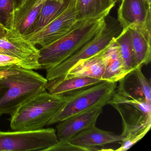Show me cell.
<instances>
[{
	"label": "cell",
	"instance_id": "1",
	"mask_svg": "<svg viewBox=\"0 0 151 151\" xmlns=\"http://www.w3.org/2000/svg\"><path fill=\"white\" fill-rule=\"evenodd\" d=\"M47 82L32 70L18 65L0 68V116L13 115L28 100L45 91Z\"/></svg>",
	"mask_w": 151,
	"mask_h": 151
},
{
	"label": "cell",
	"instance_id": "2",
	"mask_svg": "<svg viewBox=\"0 0 151 151\" xmlns=\"http://www.w3.org/2000/svg\"><path fill=\"white\" fill-rule=\"evenodd\" d=\"M110 11L79 20L65 36L42 47L39 59L41 69L47 70L55 68L92 40L106 26V18Z\"/></svg>",
	"mask_w": 151,
	"mask_h": 151
},
{
	"label": "cell",
	"instance_id": "3",
	"mask_svg": "<svg viewBox=\"0 0 151 151\" xmlns=\"http://www.w3.org/2000/svg\"><path fill=\"white\" fill-rule=\"evenodd\" d=\"M66 101V96L44 91L28 100L11 116L10 127L14 131L43 129L61 109Z\"/></svg>",
	"mask_w": 151,
	"mask_h": 151
},
{
	"label": "cell",
	"instance_id": "4",
	"mask_svg": "<svg viewBox=\"0 0 151 151\" xmlns=\"http://www.w3.org/2000/svg\"><path fill=\"white\" fill-rule=\"evenodd\" d=\"M117 86V82L103 81L66 95V103L49 121L47 126L58 123L91 108L98 106H104L109 104Z\"/></svg>",
	"mask_w": 151,
	"mask_h": 151
},
{
	"label": "cell",
	"instance_id": "5",
	"mask_svg": "<svg viewBox=\"0 0 151 151\" xmlns=\"http://www.w3.org/2000/svg\"><path fill=\"white\" fill-rule=\"evenodd\" d=\"M109 104L120 115L123 137L128 133L151 126V104L144 100L131 97L116 86Z\"/></svg>",
	"mask_w": 151,
	"mask_h": 151
},
{
	"label": "cell",
	"instance_id": "6",
	"mask_svg": "<svg viewBox=\"0 0 151 151\" xmlns=\"http://www.w3.org/2000/svg\"><path fill=\"white\" fill-rule=\"evenodd\" d=\"M59 141L56 130L52 128L0 131V151H47Z\"/></svg>",
	"mask_w": 151,
	"mask_h": 151
},
{
	"label": "cell",
	"instance_id": "7",
	"mask_svg": "<svg viewBox=\"0 0 151 151\" xmlns=\"http://www.w3.org/2000/svg\"><path fill=\"white\" fill-rule=\"evenodd\" d=\"M122 28L115 21L106 22L101 32L91 42L78 50L59 65L47 70L46 79L51 80L67 74L80 61L88 59L108 47L119 35Z\"/></svg>",
	"mask_w": 151,
	"mask_h": 151
},
{
	"label": "cell",
	"instance_id": "8",
	"mask_svg": "<svg viewBox=\"0 0 151 151\" xmlns=\"http://www.w3.org/2000/svg\"><path fill=\"white\" fill-rule=\"evenodd\" d=\"M0 54L19 59L21 67L24 68L41 69L39 63V49L16 29H7L6 34L0 39Z\"/></svg>",
	"mask_w": 151,
	"mask_h": 151
},
{
	"label": "cell",
	"instance_id": "9",
	"mask_svg": "<svg viewBox=\"0 0 151 151\" xmlns=\"http://www.w3.org/2000/svg\"><path fill=\"white\" fill-rule=\"evenodd\" d=\"M77 1L71 0L68 6L53 21L34 33L23 36L33 45H47L68 33L79 20L77 19Z\"/></svg>",
	"mask_w": 151,
	"mask_h": 151
},
{
	"label": "cell",
	"instance_id": "10",
	"mask_svg": "<svg viewBox=\"0 0 151 151\" xmlns=\"http://www.w3.org/2000/svg\"><path fill=\"white\" fill-rule=\"evenodd\" d=\"M117 12L122 29L135 26L151 28V2L147 0H122Z\"/></svg>",
	"mask_w": 151,
	"mask_h": 151
},
{
	"label": "cell",
	"instance_id": "11",
	"mask_svg": "<svg viewBox=\"0 0 151 151\" xmlns=\"http://www.w3.org/2000/svg\"><path fill=\"white\" fill-rule=\"evenodd\" d=\"M103 106H98L73 115L58 122L56 135L59 141L67 140L81 131L96 125Z\"/></svg>",
	"mask_w": 151,
	"mask_h": 151
},
{
	"label": "cell",
	"instance_id": "12",
	"mask_svg": "<svg viewBox=\"0 0 151 151\" xmlns=\"http://www.w3.org/2000/svg\"><path fill=\"white\" fill-rule=\"evenodd\" d=\"M123 138L122 135H116L113 132L101 129L94 125L81 131L67 140L76 145L91 148L94 151H105L109 149L99 147L120 142Z\"/></svg>",
	"mask_w": 151,
	"mask_h": 151
},
{
	"label": "cell",
	"instance_id": "13",
	"mask_svg": "<svg viewBox=\"0 0 151 151\" xmlns=\"http://www.w3.org/2000/svg\"><path fill=\"white\" fill-rule=\"evenodd\" d=\"M142 67L136 68L120 81L117 88L133 98L151 104V81L143 74Z\"/></svg>",
	"mask_w": 151,
	"mask_h": 151
},
{
	"label": "cell",
	"instance_id": "14",
	"mask_svg": "<svg viewBox=\"0 0 151 151\" xmlns=\"http://www.w3.org/2000/svg\"><path fill=\"white\" fill-rule=\"evenodd\" d=\"M103 80L86 77L66 78L64 76L47 80L46 90L54 95L66 96L79 90L92 86Z\"/></svg>",
	"mask_w": 151,
	"mask_h": 151
},
{
	"label": "cell",
	"instance_id": "15",
	"mask_svg": "<svg viewBox=\"0 0 151 151\" xmlns=\"http://www.w3.org/2000/svg\"><path fill=\"white\" fill-rule=\"evenodd\" d=\"M128 29L138 66L147 65L151 60V28L135 26Z\"/></svg>",
	"mask_w": 151,
	"mask_h": 151
},
{
	"label": "cell",
	"instance_id": "16",
	"mask_svg": "<svg viewBox=\"0 0 151 151\" xmlns=\"http://www.w3.org/2000/svg\"><path fill=\"white\" fill-rule=\"evenodd\" d=\"M46 1L28 0L15 10L12 29L17 30L23 36L28 35Z\"/></svg>",
	"mask_w": 151,
	"mask_h": 151
},
{
	"label": "cell",
	"instance_id": "17",
	"mask_svg": "<svg viewBox=\"0 0 151 151\" xmlns=\"http://www.w3.org/2000/svg\"><path fill=\"white\" fill-rule=\"evenodd\" d=\"M103 56L105 68L102 80L117 83L127 73L123 63L118 46L114 40L105 49Z\"/></svg>",
	"mask_w": 151,
	"mask_h": 151
},
{
	"label": "cell",
	"instance_id": "18",
	"mask_svg": "<svg viewBox=\"0 0 151 151\" xmlns=\"http://www.w3.org/2000/svg\"><path fill=\"white\" fill-rule=\"evenodd\" d=\"M105 49L88 59L78 63L63 76L66 78L86 77L102 80L105 68L103 56Z\"/></svg>",
	"mask_w": 151,
	"mask_h": 151
},
{
	"label": "cell",
	"instance_id": "19",
	"mask_svg": "<svg viewBox=\"0 0 151 151\" xmlns=\"http://www.w3.org/2000/svg\"><path fill=\"white\" fill-rule=\"evenodd\" d=\"M70 1L71 0H46L28 35L38 31L53 21L67 8Z\"/></svg>",
	"mask_w": 151,
	"mask_h": 151
},
{
	"label": "cell",
	"instance_id": "20",
	"mask_svg": "<svg viewBox=\"0 0 151 151\" xmlns=\"http://www.w3.org/2000/svg\"><path fill=\"white\" fill-rule=\"evenodd\" d=\"M118 46L120 55L127 74L138 68L128 28L123 29L114 39Z\"/></svg>",
	"mask_w": 151,
	"mask_h": 151
},
{
	"label": "cell",
	"instance_id": "21",
	"mask_svg": "<svg viewBox=\"0 0 151 151\" xmlns=\"http://www.w3.org/2000/svg\"><path fill=\"white\" fill-rule=\"evenodd\" d=\"M110 0H77L78 20L87 19L99 15L114 6Z\"/></svg>",
	"mask_w": 151,
	"mask_h": 151
},
{
	"label": "cell",
	"instance_id": "22",
	"mask_svg": "<svg viewBox=\"0 0 151 151\" xmlns=\"http://www.w3.org/2000/svg\"><path fill=\"white\" fill-rule=\"evenodd\" d=\"M14 10V0H0V25L6 29H12Z\"/></svg>",
	"mask_w": 151,
	"mask_h": 151
},
{
	"label": "cell",
	"instance_id": "23",
	"mask_svg": "<svg viewBox=\"0 0 151 151\" xmlns=\"http://www.w3.org/2000/svg\"><path fill=\"white\" fill-rule=\"evenodd\" d=\"M151 126H147L138 130L128 133L119 142L121 146L116 150L117 151H125L129 149L136 143L141 140L151 129Z\"/></svg>",
	"mask_w": 151,
	"mask_h": 151
},
{
	"label": "cell",
	"instance_id": "24",
	"mask_svg": "<svg viewBox=\"0 0 151 151\" xmlns=\"http://www.w3.org/2000/svg\"><path fill=\"white\" fill-rule=\"evenodd\" d=\"M47 151H94L91 148H87L71 144L68 140L59 141L58 143Z\"/></svg>",
	"mask_w": 151,
	"mask_h": 151
},
{
	"label": "cell",
	"instance_id": "25",
	"mask_svg": "<svg viewBox=\"0 0 151 151\" xmlns=\"http://www.w3.org/2000/svg\"><path fill=\"white\" fill-rule=\"evenodd\" d=\"M17 65L21 67L20 60L10 55L0 54V68Z\"/></svg>",
	"mask_w": 151,
	"mask_h": 151
},
{
	"label": "cell",
	"instance_id": "26",
	"mask_svg": "<svg viewBox=\"0 0 151 151\" xmlns=\"http://www.w3.org/2000/svg\"><path fill=\"white\" fill-rule=\"evenodd\" d=\"M28 0H14L15 10L22 6Z\"/></svg>",
	"mask_w": 151,
	"mask_h": 151
},
{
	"label": "cell",
	"instance_id": "27",
	"mask_svg": "<svg viewBox=\"0 0 151 151\" xmlns=\"http://www.w3.org/2000/svg\"><path fill=\"white\" fill-rule=\"evenodd\" d=\"M6 29L4 27L0 25V39L2 38L6 34Z\"/></svg>",
	"mask_w": 151,
	"mask_h": 151
},
{
	"label": "cell",
	"instance_id": "28",
	"mask_svg": "<svg viewBox=\"0 0 151 151\" xmlns=\"http://www.w3.org/2000/svg\"><path fill=\"white\" fill-rule=\"evenodd\" d=\"M122 1V0H110V2L112 5H115L118 2H121Z\"/></svg>",
	"mask_w": 151,
	"mask_h": 151
},
{
	"label": "cell",
	"instance_id": "29",
	"mask_svg": "<svg viewBox=\"0 0 151 151\" xmlns=\"http://www.w3.org/2000/svg\"><path fill=\"white\" fill-rule=\"evenodd\" d=\"M147 1H148L149 2H151V0H147Z\"/></svg>",
	"mask_w": 151,
	"mask_h": 151
}]
</instances>
